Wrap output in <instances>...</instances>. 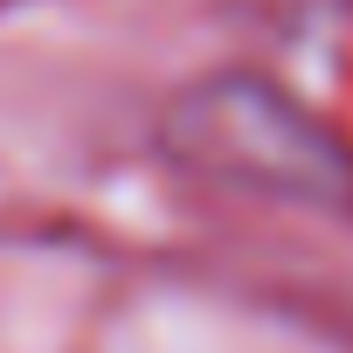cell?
<instances>
[{"mask_svg": "<svg viewBox=\"0 0 353 353\" xmlns=\"http://www.w3.org/2000/svg\"><path fill=\"white\" fill-rule=\"evenodd\" d=\"M166 145L188 166L236 181L250 194L353 215V145L270 77H250V70L201 77L194 90L173 97Z\"/></svg>", "mask_w": 353, "mask_h": 353, "instance_id": "6da1fadb", "label": "cell"}]
</instances>
